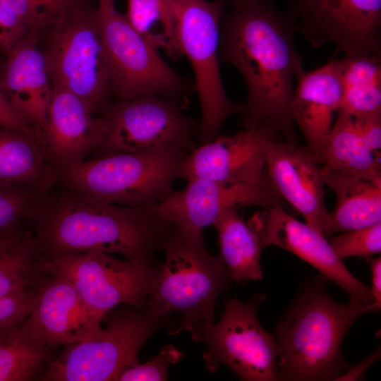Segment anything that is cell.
Here are the masks:
<instances>
[{
  "mask_svg": "<svg viewBox=\"0 0 381 381\" xmlns=\"http://www.w3.org/2000/svg\"><path fill=\"white\" fill-rule=\"evenodd\" d=\"M219 28V61L241 74L247 97L239 114L244 128L267 127L297 145L291 113L294 80L304 70L286 11L272 0H229Z\"/></svg>",
  "mask_w": 381,
  "mask_h": 381,
  "instance_id": "obj_1",
  "label": "cell"
},
{
  "mask_svg": "<svg viewBox=\"0 0 381 381\" xmlns=\"http://www.w3.org/2000/svg\"><path fill=\"white\" fill-rule=\"evenodd\" d=\"M54 190L28 220L42 258L97 251L154 262L174 228L151 208L112 204L63 187Z\"/></svg>",
  "mask_w": 381,
  "mask_h": 381,
  "instance_id": "obj_2",
  "label": "cell"
},
{
  "mask_svg": "<svg viewBox=\"0 0 381 381\" xmlns=\"http://www.w3.org/2000/svg\"><path fill=\"white\" fill-rule=\"evenodd\" d=\"M322 274L306 282L279 319L275 331L279 380H338L351 366L344 358V337L363 315L381 304H342L328 293Z\"/></svg>",
  "mask_w": 381,
  "mask_h": 381,
  "instance_id": "obj_3",
  "label": "cell"
},
{
  "mask_svg": "<svg viewBox=\"0 0 381 381\" xmlns=\"http://www.w3.org/2000/svg\"><path fill=\"white\" fill-rule=\"evenodd\" d=\"M162 250L164 262L145 308L166 320L167 329L178 316L169 334L185 329L195 341L198 329L214 323L217 301L233 279L220 257L206 248L202 233L174 226Z\"/></svg>",
  "mask_w": 381,
  "mask_h": 381,
  "instance_id": "obj_4",
  "label": "cell"
},
{
  "mask_svg": "<svg viewBox=\"0 0 381 381\" xmlns=\"http://www.w3.org/2000/svg\"><path fill=\"white\" fill-rule=\"evenodd\" d=\"M178 146L86 159L54 171L61 187L109 203L153 207L174 193V182L188 153Z\"/></svg>",
  "mask_w": 381,
  "mask_h": 381,
  "instance_id": "obj_5",
  "label": "cell"
},
{
  "mask_svg": "<svg viewBox=\"0 0 381 381\" xmlns=\"http://www.w3.org/2000/svg\"><path fill=\"white\" fill-rule=\"evenodd\" d=\"M97 6L91 0H64L40 29L49 31L45 49L41 50L54 87L73 92L96 114H102L111 91Z\"/></svg>",
  "mask_w": 381,
  "mask_h": 381,
  "instance_id": "obj_6",
  "label": "cell"
},
{
  "mask_svg": "<svg viewBox=\"0 0 381 381\" xmlns=\"http://www.w3.org/2000/svg\"><path fill=\"white\" fill-rule=\"evenodd\" d=\"M97 16L110 88L118 100L157 95L179 101L195 90L115 8L114 1H98Z\"/></svg>",
  "mask_w": 381,
  "mask_h": 381,
  "instance_id": "obj_7",
  "label": "cell"
},
{
  "mask_svg": "<svg viewBox=\"0 0 381 381\" xmlns=\"http://www.w3.org/2000/svg\"><path fill=\"white\" fill-rule=\"evenodd\" d=\"M169 1L181 53L189 60L195 74V90L201 107L197 136L199 144H204L219 135L226 119L241 109V103L227 97L219 69L220 22L229 1Z\"/></svg>",
  "mask_w": 381,
  "mask_h": 381,
  "instance_id": "obj_8",
  "label": "cell"
},
{
  "mask_svg": "<svg viewBox=\"0 0 381 381\" xmlns=\"http://www.w3.org/2000/svg\"><path fill=\"white\" fill-rule=\"evenodd\" d=\"M169 325L146 308H128L109 318L102 333L89 340L68 345L49 361L42 381L116 380L126 369L139 363L138 354L159 328Z\"/></svg>",
  "mask_w": 381,
  "mask_h": 381,
  "instance_id": "obj_9",
  "label": "cell"
},
{
  "mask_svg": "<svg viewBox=\"0 0 381 381\" xmlns=\"http://www.w3.org/2000/svg\"><path fill=\"white\" fill-rule=\"evenodd\" d=\"M265 298L259 293L247 303L227 298L219 320L198 329L195 341L205 345L202 358L208 370L224 365L243 381L279 380L275 335L258 318Z\"/></svg>",
  "mask_w": 381,
  "mask_h": 381,
  "instance_id": "obj_10",
  "label": "cell"
},
{
  "mask_svg": "<svg viewBox=\"0 0 381 381\" xmlns=\"http://www.w3.org/2000/svg\"><path fill=\"white\" fill-rule=\"evenodd\" d=\"M46 274L69 281L87 306L104 319L119 305L145 308L159 274L155 262L119 260L102 252L42 257Z\"/></svg>",
  "mask_w": 381,
  "mask_h": 381,
  "instance_id": "obj_11",
  "label": "cell"
},
{
  "mask_svg": "<svg viewBox=\"0 0 381 381\" xmlns=\"http://www.w3.org/2000/svg\"><path fill=\"white\" fill-rule=\"evenodd\" d=\"M102 116L106 132L92 158L162 146L190 150L200 127V123L183 113L180 101L157 95L109 103Z\"/></svg>",
  "mask_w": 381,
  "mask_h": 381,
  "instance_id": "obj_12",
  "label": "cell"
},
{
  "mask_svg": "<svg viewBox=\"0 0 381 381\" xmlns=\"http://www.w3.org/2000/svg\"><path fill=\"white\" fill-rule=\"evenodd\" d=\"M296 33L344 56L381 53V0H288Z\"/></svg>",
  "mask_w": 381,
  "mask_h": 381,
  "instance_id": "obj_13",
  "label": "cell"
},
{
  "mask_svg": "<svg viewBox=\"0 0 381 381\" xmlns=\"http://www.w3.org/2000/svg\"><path fill=\"white\" fill-rule=\"evenodd\" d=\"M281 206L279 196L267 174L255 183L230 184L205 179L187 181L186 187L164 202L150 207L181 231L202 233L224 212L241 208ZM286 209V208H285Z\"/></svg>",
  "mask_w": 381,
  "mask_h": 381,
  "instance_id": "obj_14",
  "label": "cell"
},
{
  "mask_svg": "<svg viewBox=\"0 0 381 381\" xmlns=\"http://www.w3.org/2000/svg\"><path fill=\"white\" fill-rule=\"evenodd\" d=\"M248 223L260 235L265 247L273 245L295 254L344 289L351 302H374L370 288L352 274L327 238L284 207H264Z\"/></svg>",
  "mask_w": 381,
  "mask_h": 381,
  "instance_id": "obj_15",
  "label": "cell"
},
{
  "mask_svg": "<svg viewBox=\"0 0 381 381\" xmlns=\"http://www.w3.org/2000/svg\"><path fill=\"white\" fill-rule=\"evenodd\" d=\"M280 134L267 127L218 135L188 152L178 179H205L224 183H255L267 176V152Z\"/></svg>",
  "mask_w": 381,
  "mask_h": 381,
  "instance_id": "obj_16",
  "label": "cell"
},
{
  "mask_svg": "<svg viewBox=\"0 0 381 381\" xmlns=\"http://www.w3.org/2000/svg\"><path fill=\"white\" fill-rule=\"evenodd\" d=\"M37 292V301L21 326L49 349L89 340L102 333L104 319L87 306L66 279L47 274Z\"/></svg>",
  "mask_w": 381,
  "mask_h": 381,
  "instance_id": "obj_17",
  "label": "cell"
},
{
  "mask_svg": "<svg viewBox=\"0 0 381 381\" xmlns=\"http://www.w3.org/2000/svg\"><path fill=\"white\" fill-rule=\"evenodd\" d=\"M106 132L104 117L78 95L54 87L39 143L47 164L55 170L92 156Z\"/></svg>",
  "mask_w": 381,
  "mask_h": 381,
  "instance_id": "obj_18",
  "label": "cell"
},
{
  "mask_svg": "<svg viewBox=\"0 0 381 381\" xmlns=\"http://www.w3.org/2000/svg\"><path fill=\"white\" fill-rule=\"evenodd\" d=\"M265 170L279 196L307 224L326 238L332 234L321 166L304 146L274 140L267 152Z\"/></svg>",
  "mask_w": 381,
  "mask_h": 381,
  "instance_id": "obj_19",
  "label": "cell"
},
{
  "mask_svg": "<svg viewBox=\"0 0 381 381\" xmlns=\"http://www.w3.org/2000/svg\"><path fill=\"white\" fill-rule=\"evenodd\" d=\"M296 80L291 103L293 119L305 139V148L322 165L342 93L337 59H331L310 71L303 70Z\"/></svg>",
  "mask_w": 381,
  "mask_h": 381,
  "instance_id": "obj_20",
  "label": "cell"
},
{
  "mask_svg": "<svg viewBox=\"0 0 381 381\" xmlns=\"http://www.w3.org/2000/svg\"><path fill=\"white\" fill-rule=\"evenodd\" d=\"M36 32L26 35L8 54L0 75V90L34 129H44L54 86Z\"/></svg>",
  "mask_w": 381,
  "mask_h": 381,
  "instance_id": "obj_21",
  "label": "cell"
},
{
  "mask_svg": "<svg viewBox=\"0 0 381 381\" xmlns=\"http://www.w3.org/2000/svg\"><path fill=\"white\" fill-rule=\"evenodd\" d=\"M380 148L381 116L337 114L321 167L349 174L381 171Z\"/></svg>",
  "mask_w": 381,
  "mask_h": 381,
  "instance_id": "obj_22",
  "label": "cell"
},
{
  "mask_svg": "<svg viewBox=\"0 0 381 381\" xmlns=\"http://www.w3.org/2000/svg\"><path fill=\"white\" fill-rule=\"evenodd\" d=\"M323 181L336 196L332 232L381 223V171L349 174L321 167Z\"/></svg>",
  "mask_w": 381,
  "mask_h": 381,
  "instance_id": "obj_23",
  "label": "cell"
},
{
  "mask_svg": "<svg viewBox=\"0 0 381 381\" xmlns=\"http://www.w3.org/2000/svg\"><path fill=\"white\" fill-rule=\"evenodd\" d=\"M0 183L41 195L54 189L57 177L35 136L0 126Z\"/></svg>",
  "mask_w": 381,
  "mask_h": 381,
  "instance_id": "obj_24",
  "label": "cell"
},
{
  "mask_svg": "<svg viewBox=\"0 0 381 381\" xmlns=\"http://www.w3.org/2000/svg\"><path fill=\"white\" fill-rule=\"evenodd\" d=\"M20 223L0 229V298L36 289L47 274L31 226Z\"/></svg>",
  "mask_w": 381,
  "mask_h": 381,
  "instance_id": "obj_25",
  "label": "cell"
},
{
  "mask_svg": "<svg viewBox=\"0 0 381 381\" xmlns=\"http://www.w3.org/2000/svg\"><path fill=\"white\" fill-rule=\"evenodd\" d=\"M217 233L219 257L233 282L261 280L260 259L265 248L260 235L238 213L229 210L212 225Z\"/></svg>",
  "mask_w": 381,
  "mask_h": 381,
  "instance_id": "obj_26",
  "label": "cell"
},
{
  "mask_svg": "<svg viewBox=\"0 0 381 381\" xmlns=\"http://www.w3.org/2000/svg\"><path fill=\"white\" fill-rule=\"evenodd\" d=\"M21 323L0 327V381L31 380L48 359L49 349Z\"/></svg>",
  "mask_w": 381,
  "mask_h": 381,
  "instance_id": "obj_27",
  "label": "cell"
},
{
  "mask_svg": "<svg viewBox=\"0 0 381 381\" xmlns=\"http://www.w3.org/2000/svg\"><path fill=\"white\" fill-rule=\"evenodd\" d=\"M127 3L126 18L140 35L172 58L183 55L169 0H127Z\"/></svg>",
  "mask_w": 381,
  "mask_h": 381,
  "instance_id": "obj_28",
  "label": "cell"
},
{
  "mask_svg": "<svg viewBox=\"0 0 381 381\" xmlns=\"http://www.w3.org/2000/svg\"><path fill=\"white\" fill-rule=\"evenodd\" d=\"M337 114L353 117L381 116V79H363L341 84Z\"/></svg>",
  "mask_w": 381,
  "mask_h": 381,
  "instance_id": "obj_29",
  "label": "cell"
},
{
  "mask_svg": "<svg viewBox=\"0 0 381 381\" xmlns=\"http://www.w3.org/2000/svg\"><path fill=\"white\" fill-rule=\"evenodd\" d=\"M329 243L341 260L349 257L371 258L381 252V223L332 236Z\"/></svg>",
  "mask_w": 381,
  "mask_h": 381,
  "instance_id": "obj_30",
  "label": "cell"
},
{
  "mask_svg": "<svg viewBox=\"0 0 381 381\" xmlns=\"http://www.w3.org/2000/svg\"><path fill=\"white\" fill-rule=\"evenodd\" d=\"M47 195L0 183V229L29 220Z\"/></svg>",
  "mask_w": 381,
  "mask_h": 381,
  "instance_id": "obj_31",
  "label": "cell"
},
{
  "mask_svg": "<svg viewBox=\"0 0 381 381\" xmlns=\"http://www.w3.org/2000/svg\"><path fill=\"white\" fill-rule=\"evenodd\" d=\"M183 353L174 345L168 344L150 361L128 368L117 377L116 381H164L168 379L170 365L178 363Z\"/></svg>",
  "mask_w": 381,
  "mask_h": 381,
  "instance_id": "obj_32",
  "label": "cell"
},
{
  "mask_svg": "<svg viewBox=\"0 0 381 381\" xmlns=\"http://www.w3.org/2000/svg\"><path fill=\"white\" fill-rule=\"evenodd\" d=\"M28 28L47 24L64 0H1Z\"/></svg>",
  "mask_w": 381,
  "mask_h": 381,
  "instance_id": "obj_33",
  "label": "cell"
},
{
  "mask_svg": "<svg viewBox=\"0 0 381 381\" xmlns=\"http://www.w3.org/2000/svg\"><path fill=\"white\" fill-rule=\"evenodd\" d=\"M37 298V288L19 290L0 298V327L23 322Z\"/></svg>",
  "mask_w": 381,
  "mask_h": 381,
  "instance_id": "obj_34",
  "label": "cell"
},
{
  "mask_svg": "<svg viewBox=\"0 0 381 381\" xmlns=\"http://www.w3.org/2000/svg\"><path fill=\"white\" fill-rule=\"evenodd\" d=\"M28 28L0 0V51L8 54Z\"/></svg>",
  "mask_w": 381,
  "mask_h": 381,
  "instance_id": "obj_35",
  "label": "cell"
},
{
  "mask_svg": "<svg viewBox=\"0 0 381 381\" xmlns=\"http://www.w3.org/2000/svg\"><path fill=\"white\" fill-rule=\"evenodd\" d=\"M0 126L7 129L28 133L37 138L36 133L31 125L16 109L1 90Z\"/></svg>",
  "mask_w": 381,
  "mask_h": 381,
  "instance_id": "obj_36",
  "label": "cell"
},
{
  "mask_svg": "<svg viewBox=\"0 0 381 381\" xmlns=\"http://www.w3.org/2000/svg\"><path fill=\"white\" fill-rule=\"evenodd\" d=\"M380 349L379 348L356 365H351L349 369L338 379V380H357L374 362L380 358Z\"/></svg>",
  "mask_w": 381,
  "mask_h": 381,
  "instance_id": "obj_37",
  "label": "cell"
},
{
  "mask_svg": "<svg viewBox=\"0 0 381 381\" xmlns=\"http://www.w3.org/2000/svg\"><path fill=\"white\" fill-rule=\"evenodd\" d=\"M365 260L370 265L372 286L370 288L374 302L381 304V258H368Z\"/></svg>",
  "mask_w": 381,
  "mask_h": 381,
  "instance_id": "obj_38",
  "label": "cell"
},
{
  "mask_svg": "<svg viewBox=\"0 0 381 381\" xmlns=\"http://www.w3.org/2000/svg\"><path fill=\"white\" fill-rule=\"evenodd\" d=\"M98 1H100V0H98ZM108 1H114V0H108Z\"/></svg>",
  "mask_w": 381,
  "mask_h": 381,
  "instance_id": "obj_39",
  "label": "cell"
}]
</instances>
